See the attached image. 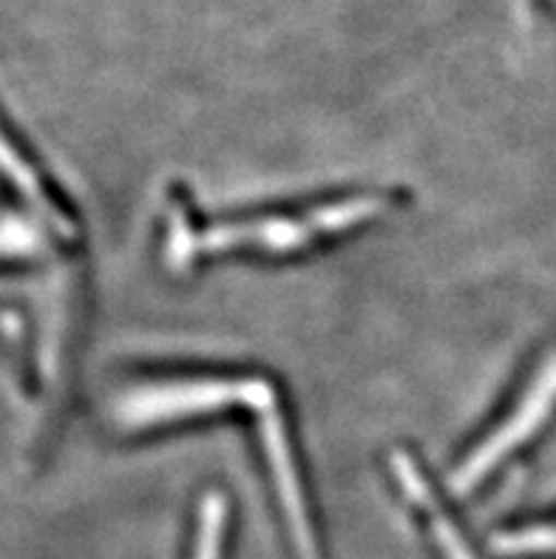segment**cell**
Here are the masks:
<instances>
[{
    "label": "cell",
    "mask_w": 556,
    "mask_h": 559,
    "mask_svg": "<svg viewBox=\"0 0 556 559\" xmlns=\"http://www.w3.org/2000/svg\"><path fill=\"white\" fill-rule=\"evenodd\" d=\"M383 197H353L332 202V205L312 207L296 216H259V219L225 222V225L204 227V230H190L185 222L174 225V234L168 241V255L174 264L190 262L199 253H218V250L256 248V250H296L310 245L318 236L341 234L346 227H355L358 222H367L387 211Z\"/></svg>",
    "instance_id": "cell-1"
},
{
    "label": "cell",
    "mask_w": 556,
    "mask_h": 559,
    "mask_svg": "<svg viewBox=\"0 0 556 559\" xmlns=\"http://www.w3.org/2000/svg\"><path fill=\"white\" fill-rule=\"evenodd\" d=\"M40 250V234L32 222L14 213L0 216V259H21V255H35Z\"/></svg>",
    "instance_id": "cell-7"
},
{
    "label": "cell",
    "mask_w": 556,
    "mask_h": 559,
    "mask_svg": "<svg viewBox=\"0 0 556 559\" xmlns=\"http://www.w3.org/2000/svg\"><path fill=\"white\" fill-rule=\"evenodd\" d=\"M239 406L268 415L275 406L273 386L261 378H188L149 383L122 395L117 404V420L128 429H151Z\"/></svg>",
    "instance_id": "cell-2"
},
{
    "label": "cell",
    "mask_w": 556,
    "mask_h": 559,
    "mask_svg": "<svg viewBox=\"0 0 556 559\" xmlns=\"http://www.w3.org/2000/svg\"><path fill=\"white\" fill-rule=\"evenodd\" d=\"M492 548L502 557H534V554H556V523L531 525L517 532H502L494 537Z\"/></svg>",
    "instance_id": "cell-6"
},
{
    "label": "cell",
    "mask_w": 556,
    "mask_h": 559,
    "mask_svg": "<svg viewBox=\"0 0 556 559\" xmlns=\"http://www.w3.org/2000/svg\"><path fill=\"white\" fill-rule=\"evenodd\" d=\"M556 409V355L548 358L540 376L529 386V392L520 397L517 409L511 412V418L502 420L486 440H480L472 454L454 468L451 475V491L454 495H469L477 489L480 483L486 480L497 463H502L508 454L514 452L520 443L531 438L540 426L548 420L551 412Z\"/></svg>",
    "instance_id": "cell-3"
},
{
    "label": "cell",
    "mask_w": 556,
    "mask_h": 559,
    "mask_svg": "<svg viewBox=\"0 0 556 559\" xmlns=\"http://www.w3.org/2000/svg\"><path fill=\"white\" fill-rule=\"evenodd\" d=\"M0 174L9 179V182L17 188L21 193L32 199H40V182H37V174L23 163V156L12 148V142L0 134Z\"/></svg>",
    "instance_id": "cell-8"
},
{
    "label": "cell",
    "mask_w": 556,
    "mask_h": 559,
    "mask_svg": "<svg viewBox=\"0 0 556 559\" xmlns=\"http://www.w3.org/2000/svg\"><path fill=\"white\" fill-rule=\"evenodd\" d=\"M394 466H398V475H401L403 489H406V495L412 497V503H417L423 511H426L431 534H435L437 546H440V551L446 554V559H472V551H469V546H465V539L460 537V532L454 528V523L449 520L443 506L437 503L435 497H431L429 486H426L421 472L412 466V461L403 457V454H398V457H394Z\"/></svg>",
    "instance_id": "cell-4"
},
{
    "label": "cell",
    "mask_w": 556,
    "mask_h": 559,
    "mask_svg": "<svg viewBox=\"0 0 556 559\" xmlns=\"http://www.w3.org/2000/svg\"><path fill=\"white\" fill-rule=\"evenodd\" d=\"M225 528H227V506L218 495L204 497L199 509V528L197 546H193V559H222L225 551Z\"/></svg>",
    "instance_id": "cell-5"
}]
</instances>
